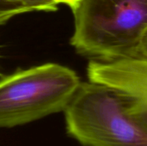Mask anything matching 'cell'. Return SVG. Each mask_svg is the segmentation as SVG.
Masks as SVG:
<instances>
[{"label":"cell","mask_w":147,"mask_h":146,"mask_svg":"<svg viewBox=\"0 0 147 146\" xmlns=\"http://www.w3.org/2000/svg\"><path fill=\"white\" fill-rule=\"evenodd\" d=\"M26 12H30V10L17 0H0V25Z\"/></svg>","instance_id":"cell-5"},{"label":"cell","mask_w":147,"mask_h":146,"mask_svg":"<svg viewBox=\"0 0 147 146\" xmlns=\"http://www.w3.org/2000/svg\"><path fill=\"white\" fill-rule=\"evenodd\" d=\"M30 11H54L59 4V0H17Z\"/></svg>","instance_id":"cell-6"},{"label":"cell","mask_w":147,"mask_h":146,"mask_svg":"<svg viewBox=\"0 0 147 146\" xmlns=\"http://www.w3.org/2000/svg\"><path fill=\"white\" fill-rule=\"evenodd\" d=\"M64 112L68 134L84 146H147V128L114 88L81 83Z\"/></svg>","instance_id":"cell-2"},{"label":"cell","mask_w":147,"mask_h":146,"mask_svg":"<svg viewBox=\"0 0 147 146\" xmlns=\"http://www.w3.org/2000/svg\"><path fill=\"white\" fill-rule=\"evenodd\" d=\"M143 59H147V32L146 33L142 43H141V47H140V57Z\"/></svg>","instance_id":"cell-7"},{"label":"cell","mask_w":147,"mask_h":146,"mask_svg":"<svg viewBox=\"0 0 147 146\" xmlns=\"http://www.w3.org/2000/svg\"><path fill=\"white\" fill-rule=\"evenodd\" d=\"M71 9V44L78 52L101 61L140 57L147 0H77Z\"/></svg>","instance_id":"cell-1"},{"label":"cell","mask_w":147,"mask_h":146,"mask_svg":"<svg viewBox=\"0 0 147 146\" xmlns=\"http://www.w3.org/2000/svg\"><path fill=\"white\" fill-rule=\"evenodd\" d=\"M90 79L114 88L126 96L128 112L147 128L146 59L97 61L90 69Z\"/></svg>","instance_id":"cell-4"},{"label":"cell","mask_w":147,"mask_h":146,"mask_svg":"<svg viewBox=\"0 0 147 146\" xmlns=\"http://www.w3.org/2000/svg\"><path fill=\"white\" fill-rule=\"evenodd\" d=\"M59 3H65L71 7L77 0H59Z\"/></svg>","instance_id":"cell-8"},{"label":"cell","mask_w":147,"mask_h":146,"mask_svg":"<svg viewBox=\"0 0 147 146\" xmlns=\"http://www.w3.org/2000/svg\"><path fill=\"white\" fill-rule=\"evenodd\" d=\"M76 72L48 63L0 79V128L13 127L64 111L77 92Z\"/></svg>","instance_id":"cell-3"}]
</instances>
